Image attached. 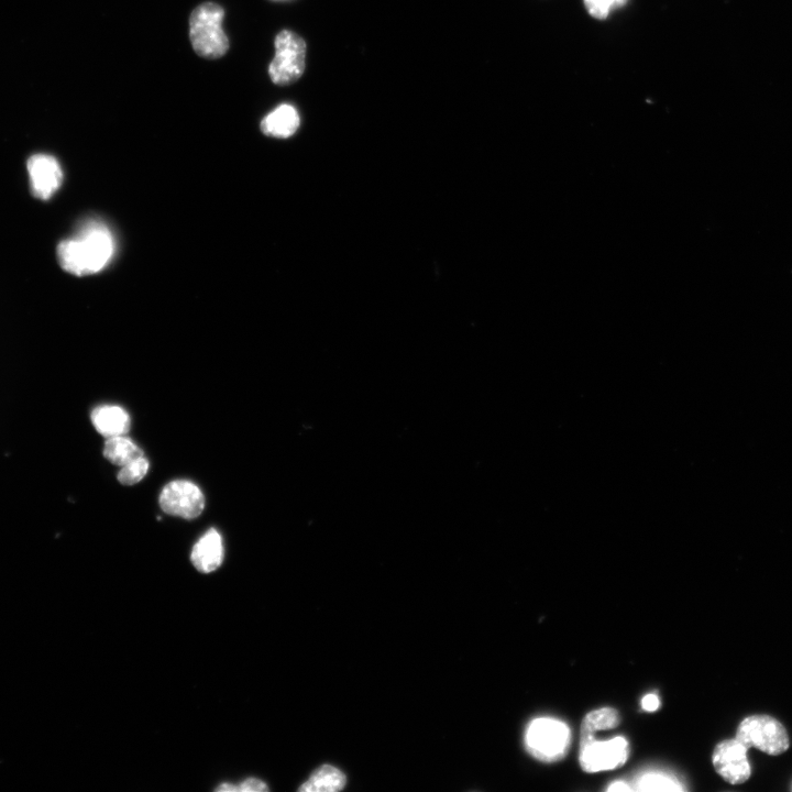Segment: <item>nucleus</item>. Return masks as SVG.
Segmentation results:
<instances>
[{
	"label": "nucleus",
	"instance_id": "a211bd4d",
	"mask_svg": "<svg viewBox=\"0 0 792 792\" xmlns=\"http://www.w3.org/2000/svg\"><path fill=\"white\" fill-rule=\"evenodd\" d=\"M627 0H585L589 14L598 19L607 18L611 11L626 4Z\"/></svg>",
	"mask_w": 792,
	"mask_h": 792
},
{
	"label": "nucleus",
	"instance_id": "dca6fc26",
	"mask_svg": "<svg viewBox=\"0 0 792 792\" xmlns=\"http://www.w3.org/2000/svg\"><path fill=\"white\" fill-rule=\"evenodd\" d=\"M637 791H682L679 781L660 773H649L636 780Z\"/></svg>",
	"mask_w": 792,
	"mask_h": 792
},
{
	"label": "nucleus",
	"instance_id": "412c9836",
	"mask_svg": "<svg viewBox=\"0 0 792 792\" xmlns=\"http://www.w3.org/2000/svg\"><path fill=\"white\" fill-rule=\"evenodd\" d=\"M609 791H633V788L624 783V781H616L609 788Z\"/></svg>",
	"mask_w": 792,
	"mask_h": 792
},
{
	"label": "nucleus",
	"instance_id": "ddd939ff",
	"mask_svg": "<svg viewBox=\"0 0 792 792\" xmlns=\"http://www.w3.org/2000/svg\"><path fill=\"white\" fill-rule=\"evenodd\" d=\"M347 780L341 770L324 765L315 770L310 779L299 789L302 792H336L343 790Z\"/></svg>",
	"mask_w": 792,
	"mask_h": 792
},
{
	"label": "nucleus",
	"instance_id": "9b49d317",
	"mask_svg": "<svg viewBox=\"0 0 792 792\" xmlns=\"http://www.w3.org/2000/svg\"><path fill=\"white\" fill-rule=\"evenodd\" d=\"M91 420L96 431L105 438L125 436L130 431L131 420L123 407L117 405L98 406Z\"/></svg>",
	"mask_w": 792,
	"mask_h": 792
},
{
	"label": "nucleus",
	"instance_id": "9d476101",
	"mask_svg": "<svg viewBox=\"0 0 792 792\" xmlns=\"http://www.w3.org/2000/svg\"><path fill=\"white\" fill-rule=\"evenodd\" d=\"M224 556L223 537L211 528L194 545L191 560L198 571L211 574L222 566Z\"/></svg>",
	"mask_w": 792,
	"mask_h": 792
},
{
	"label": "nucleus",
	"instance_id": "20e7f679",
	"mask_svg": "<svg viewBox=\"0 0 792 792\" xmlns=\"http://www.w3.org/2000/svg\"><path fill=\"white\" fill-rule=\"evenodd\" d=\"M735 739L747 748L755 747L772 756L784 754L790 745L785 726L775 718L763 714L744 719L737 729Z\"/></svg>",
	"mask_w": 792,
	"mask_h": 792
},
{
	"label": "nucleus",
	"instance_id": "2eb2a0df",
	"mask_svg": "<svg viewBox=\"0 0 792 792\" xmlns=\"http://www.w3.org/2000/svg\"><path fill=\"white\" fill-rule=\"evenodd\" d=\"M621 717L618 711L612 708H602L586 715L581 725V736L594 735L599 731H608L618 728Z\"/></svg>",
	"mask_w": 792,
	"mask_h": 792
},
{
	"label": "nucleus",
	"instance_id": "0eeeda50",
	"mask_svg": "<svg viewBox=\"0 0 792 792\" xmlns=\"http://www.w3.org/2000/svg\"><path fill=\"white\" fill-rule=\"evenodd\" d=\"M161 509L185 520H194L205 509V497L193 482L175 480L167 484L160 495Z\"/></svg>",
	"mask_w": 792,
	"mask_h": 792
},
{
	"label": "nucleus",
	"instance_id": "4be33fe9",
	"mask_svg": "<svg viewBox=\"0 0 792 792\" xmlns=\"http://www.w3.org/2000/svg\"><path fill=\"white\" fill-rule=\"evenodd\" d=\"M216 791L231 792V791H238V788H237V786H235L233 784L225 783V784H222V785L218 786L216 788Z\"/></svg>",
	"mask_w": 792,
	"mask_h": 792
},
{
	"label": "nucleus",
	"instance_id": "423d86ee",
	"mask_svg": "<svg viewBox=\"0 0 792 792\" xmlns=\"http://www.w3.org/2000/svg\"><path fill=\"white\" fill-rule=\"evenodd\" d=\"M630 756V744L624 737L597 741L594 735L581 736L579 762L582 770L594 774L623 766Z\"/></svg>",
	"mask_w": 792,
	"mask_h": 792
},
{
	"label": "nucleus",
	"instance_id": "f03ea898",
	"mask_svg": "<svg viewBox=\"0 0 792 792\" xmlns=\"http://www.w3.org/2000/svg\"><path fill=\"white\" fill-rule=\"evenodd\" d=\"M225 10L215 3H204L193 10L190 18V39L200 57L216 60L229 50V40L223 30Z\"/></svg>",
	"mask_w": 792,
	"mask_h": 792
},
{
	"label": "nucleus",
	"instance_id": "6ab92c4d",
	"mask_svg": "<svg viewBox=\"0 0 792 792\" xmlns=\"http://www.w3.org/2000/svg\"><path fill=\"white\" fill-rule=\"evenodd\" d=\"M238 791L242 792H267L269 791V787L266 783H263L262 780L257 778H248L245 781H242L240 786H237Z\"/></svg>",
	"mask_w": 792,
	"mask_h": 792
},
{
	"label": "nucleus",
	"instance_id": "1a4fd4ad",
	"mask_svg": "<svg viewBox=\"0 0 792 792\" xmlns=\"http://www.w3.org/2000/svg\"><path fill=\"white\" fill-rule=\"evenodd\" d=\"M32 194L47 201L57 193L63 181V172L57 159L48 154H36L28 161Z\"/></svg>",
	"mask_w": 792,
	"mask_h": 792
},
{
	"label": "nucleus",
	"instance_id": "f257e3e1",
	"mask_svg": "<svg viewBox=\"0 0 792 792\" xmlns=\"http://www.w3.org/2000/svg\"><path fill=\"white\" fill-rule=\"evenodd\" d=\"M115 240L112 231L98 220H88L75 236L61 242L58 259L66 272L84 277L101 272L112 260Z\"/></svg>",
	"mask_w": 792,
	"mask_h": 792
},
{
	"label": "nucleus",
	"instance_id": "7ed1b4c3",
	"mask_svg": "<svg viewBox=\"0 0 792 792\" xmlns=\"http://www.w3.org/2000/svg\"><path fill=\"white\" fill-rule=\"evenodd\" d=\"M571 743L568 725L552 718L534 720L525 733L528 753L545 763H554L564 758Z\"/></svg>",
	"mask_w": 792,
	"mask_h": 792
},
{
	"label": "nucleus",
	"instance_id": "f3484780",
	"mask_svg": "<svg viewBox=\"0 0 792 792\" xmlns=\"http://www.w3.org/2000/svg\"><path fill=\"white\" fill-rule=\"evenodd\" d=\"M150 465L149 460L141 457L130 464L121 467L118 473V481L124 486H134L147 476Z\"/></svg>",
	"mask_w": 792,
	"mask_h": 792
},
{
	"label": "nucleus",
	"instance_id": "39448f33",
	"mask_svg": "<svg viewBox=\"0 0 792 792\" xmlns=\"http://www.w3.org/2000/svg\"><path fill=\"white\" fill-rule=\"evenodd\" d=\"M275 57L269 66L271 81L288 86L299 81L305 71L306 43L296 33L283 30L275 38Z\"/></svg>",
	"mask_w": 792,
	"mask_h": 792
},
{
	"label": "nucleus",
	"instance_id": "6e6552de",
	"mask_svg": "<svg viewBox=\"0 0 792 792\" xmlns=\"http://www.w3.org/2000/svg\"><path fill=\"white\" fill-rule=\"evenodd\" d=\"M748 748L739 740L732 739L719 743L714 748L712 763L725 781L732 785L746 783L752 775V767L747 756Z\"/></svg>",
	"mask_w": 792,
	"mask_h": 792
},
{
	"label": "nucleus",
	"instance_id": "aec40b11",
	"mask_svg": "<svg viewBox=\"0 0 792 792\" xmlns=\"http://www.w3.org/2000/svg\"><path fill=\"white\" fill-rule=\"evenodd\" d=\"M660 707V701L656 695H647L642 700V708L646 712H655Z\"/></svg>",
	"mask_w": 792,
	"mask_h": 792
},
{
	"label": "nucleus",
	"instance_id": "4468645a",
	"mask_svg": "<svg viewBox=\"0 0 792 792\" xmlns=\"http://www.w3.org/2000/svg\"><path fill=\"white\" fill-rule=\"evenodd\" d=\"M104 456L113 465L124 467L130 462L143 457V450L125 436L108 438L104 447Z\"/></svg>",
	"mask_w": 792,
	"mask_h": 792
},
{
	"label": "nucleus",
	"instance_id": "f8f14e48",
	"mask_svg": "<svg viewBox=\"0 0 792 792\" xmlns=\"http://www.w3.org/2000/svg\"><path fill=\"white\" fill-rule=\"evenodd\" d=\"M300 123V115L293 106L281 105L262 120L261 130L266 136L286 139L295 134Z\"/></svg>",
	"mask_w": 792,
	"mask_h": 792
}]
</instances>
